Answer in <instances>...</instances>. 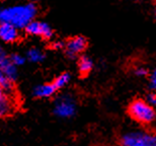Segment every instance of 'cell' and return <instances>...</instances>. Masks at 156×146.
Masks as SVG:
<instances>
[{
  "mask_svg": "<svg viewBox=\"0 0 156 146\" xmlns=\"http://www.w3.org/2000/svg\"><path fill=\"white\" fill-rule=\"evenodd\" d=\"M17 77L16 66L10 61V58L4 49L0 47V86L8 94H12L14 81Z\"/></svg>",
  "mask_w": 156,
  "mask_h": 146,
  "instance_id": "cell-2",
  "label": "cell"
},
{
  "mask_svg": "<svg viewBox=\"0 0 156 146\" xmlns=\"http://www.w3.org/2000/svg\"><path fill=\"white\" fill-rule=\"evenodd\" d=\"M121 146H156V135L152 133L127 132L120 139Z\"/></svg>",
  "mask_w": 156,
  "mask_h": 146,
  "instance_id": "cell-4",
  "label": "cell"
},
{
  "mask_svg": "<svg viewBox=\"0 0 156 146\" xmlns=\"http://www.w3.org/2000/svg\"><path fill=\"white\" fill-rule=\"evenodd\" d=\"M13 110L12 101L9 98V94L4 91L1 86H0V118L7 117L10 115Z\"/></svg>",
  "mask_w": 156,
  "mask_h": 146,
  "instance_id": "cell-9",
  "label": "cell"
},
{
  "mask_svg": "<svg viewBox=\"0 0 156 146\" xmlns=\"http://www.w3.org/2000/svg\"><path fill=\"white\" fill-rule=\"evenodd\" d=\"M87 47V40L82 36H77L68 40L66 44V54L69 58H75Z\"/></svg>",
  "mask_w": 156,
  "mask_h": 146,
  "instance_id": "cell-6",
  "label": "cell"
},
{
  "mask_svg": "<svg viewBox=\"0 0 156 146\" xmlns=\"http://www.w3.org/2000/svg\"><path fill=\"white\" fill-rule=\"evenodd\" d=\"M27 34L33 36H39L44 39H50L53 36V30L49 24L43 21H30L26 27Z\"/></svg>",
  "mask_w": 156,
  "mask_h": 146,
  "instance_id": "cell-7",
  "label": "cell"
},
{
  "mask_svg": "<svg viewBox=\"0 0 156 146\" xmlns=\"http://www.w3.org/2000/svg\"><path fill=\"white\" fill-rule=\"evenodd\" d=\"M154 14H155V17H156V8H155V10H154Z\"/></svg>",
  "mask_w": 156,
  "mask_h": 146,
  "instance_id": "cell-19",
  "label": "cell"
},
{
  "mask_svg": "<svg viewBox=\"0 0 156 146\" xmlns=\"http://www.w3.org/2000/svg\"><path fill=\"white\" fill-rule=\"evenodd\" d=\"M36 14L37 7L33 3L3 8L0 9V23L12 24L16 29H26Z\"/></svg>",
  "mask_w": 156,
  "mask_h": 146,
  "instance_id": "cell-1",
  "label": "cell"
},
{
  "mask_svg": "<svg viewBox=\"0 0 156 146\" xmlns=\"http://www.w3.org/2000/svg\"><path fill=\"white\" fill-rule=\"evenodd\" d=\"M18 30L15 27L9 23H0V39L5 43H13L17 41Z\"/></svg>",
  "mask_w": 156,
  "mask_h": 146,
  "instance_id": "cell-8",
  "label": "cell"
},
{
  "mask_svg": "<svg viewBox=\"0 0 156 146\" xmlns=\"http://www.w3.org/2000/svg\"><path fill=\"white\" fill-rule=\"evenodd\" d=\"M9 58H10V61L12 62V64L16 67L23 65L24 63V61H26L24 57H23V56L20 54H12L11 56H9Z\"/></svg>",
  "mask_w": 156,
  "mask_h": 146,
  "instance_id": "cell-14",
  "label": "cell"
},
{
  "mask_svg": "<svg viewBox=\"0 0 156 146\" xmlns=\"http://www.w3.org/2000/svg\"><path fill=\"white\" fill-rule=\"evenodd\" d=\"M62 47H63V43H61V42H56V43L53 44V48L56 49V50L61 49Z\"/></svg>",
  "mask_w": 156,
  "mask_h": 146,
  "instance_id": "cell-18",
  "label": "cell"
},
{
  "mask_svg": "<svg viewBox=\"0 0 156 146\" xmlns=\"http://www.w3.org/2000/svg\"><path fill=\"white\" fill-rule=\"evenodd\" d=\"M76 113V101L71 94H63L55 101L54 114L61 119H68Z\"/></svg>",
  "mask_w": 156,
  "mask_h": 146,
  "instance_id": "cell-5",
  "label": "cell"
},
{
  "mask_svg": "<svg viewBox=\"0 0 156 146\" xmlns=\"http://www.w3.org/2000/svg\"><path fill=\"white\" fill-rule=\"evenodd\" d=\"M135 74L137 76H141V77L142 76H146V75H148V71L144 67H138V68H136Z\"/></svg>",
  "mask_w": 156,
  "mask_h": 146,
  "instance_id": "cell-16",
  "label": "cell"
},
{
  "mask_svg": "<svg viewBox=\"0 0 156 146\" xmlns=\"http://www.w3.org/2000/svg\"><path fill=\"white\" fill-rule=\"evenodd\" d=\"M128 114L140 124H150L155 120L156 112L144 99H135L128 107Z\"/></svg>",
  "mask_w": 156,
  "mask_h": 146,
  "instance_id": "cell-3",
  "label": "cell"
},
{
  "mask_svg": "<svg viewBox=\"0 0 156 146\" xmlns=\"http://www.w3.org/2000/svg\"><path fill=\"white\" fill-rule=\"evenodd\" d=\"M27 57L34 63H39V62H42L45 59V54L38 48H32L27 51Z\"/></svg>",
  "mask_w": 156,
  "mask_h": 146,
  "instance_id": "cell-12",
  "label": "cell"
},
{
  "mask_svg": "<svg viewBox=\"0 0 156 146\" xmlns=\"http://www.w3.org/2000/svg\"><path fill=\"white\" fill-rule=\"evenodd\" d=\"M57 88L55 87L53 83H47V84L38 85L34 89V95L38 98H47L52 97L55 94Z\"/></svg>",
  "mask_w": 156,
  "mask_h": 146,
  "instance_id": "cell-10",
  "label": "cell"
},
{
  "mask_svg": "<svg viewBox=\"0 0 156 146\" xmlns=\"http://www.w3.org/2000/svg\"><path fill=\"white\" fill-rule=\"evenodd\" d=\"M151 87L156 91V68L151 75Z\"/></svg>",
  "mask_w": 156,
  "mask_h": 146,
  "instance_id": "cell-17",
  "label": "cell"
},
{
  "mask_svg": "<svg viewBox=\"0 0 156 146\" xmlns=\"http://www.w3.org/2000/svg\"><path fill=\"white\" fill-rule=\"evenodd\" d=\"M93 68V62L87 56H82L78 62V69L82 75H87Z\"/></svg>",
  "mask_w": 156,
  "mask_h": 146,
  "instance_id": "cell-11",
  "label": "cell"
},
{
  "mask_svg": "<svg viewBox=\"0 0 156 146\" xmlns=\"http://www.w3.org/2000/svg\"><path fill=\"white\" fill-rule=\"evenodd\" d=\"M146 101L151 107H156V92H150L146 95Z\"/></svg>",
  "mask_w": 156,
  "mask_h": 146,
  "instance_id": "cell-15",
  "label": "cell"
},
{
  "mask_svg": "<svg viewBox=\"0 0 156 146\" xmlns=\"http://www.w3.org/2000/svg\"><path fill=\"white\" fill-rule=\"evenodd\" d=\"M70 75L68 73H62L61 75H59L57 78L54 80L53 84L57 89L59 88H63L64 86H66L70 81Z\"/></svg>",
  "mask_w": 156,
  "mask_h": 146,
  "instance_id": "cell-13",
  "label": "cell"
}]
</instances>
